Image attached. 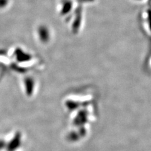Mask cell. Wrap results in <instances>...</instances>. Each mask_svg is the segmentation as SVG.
<instances>
[{"mask_svg": "<svg viewBox=\"0 0 151 151\" xmlns=\"http://www.w3.org/2000/svg\"><path fill=\"white\" fill-rule=\"evenodd\" d=\"M14 55H15V59L18 63H25L29 61L32 59L30 54L26 52L22 49L18 47L15 51H14Z\"/></svg>", "mask_w": 151, "mask_h": 151, "instance_id": "cell-1", "label": "cell"}, {"mask_svg": "<svg viewBox=\"0 0 151 151\" xmlns=\"http://www.w3.org/2000/svg\"><path fill=\"white\" fill-rule=\"evenodd\" d=\"M38 34L42 42H46L49 40V32L45 27H40L38 29Z\"/></svg>", "mask_w": 151, "mask_h": 151, "instance_id": "cell-3", "label": "cell"}, {"mask_svg": "<svg viewBox=\"0 0 151 151\" xmlns=\"http://www.w3.org/2000/svg\"><path fill=\"white\" fill-rule=\"evenodd\" d=\"M24 86H25V90L26 92L27 95L28 96H30L33 92H34V80L32 77H26L24 79Z\"/></svg>", "mask_w": 151, "mask_h": 151, "instance_id": "cell-2", "label": "cell"}, {"mask_svg": "<svg viewBox=\"0 0 151 151\" xmlns=\"http://www.w3.org/2000/svg\"><path fill=\"white\" fill-rule=\"evenodd\" d=\"M12 68H13V70H16V71H18L19 73H22L25 72V70L24 69H23V68L20 67V66H18L16 64H13L12 65Z\"/></svg>", "mask_w": 151, "mask_h": 151, "instance_id": "cell-4", "label": "cell"}]
</instances>
